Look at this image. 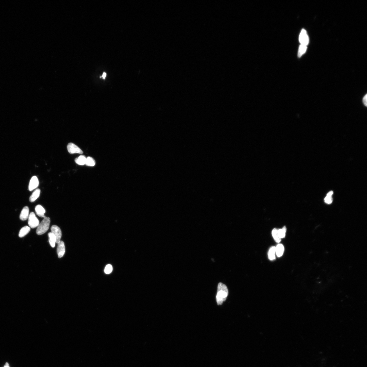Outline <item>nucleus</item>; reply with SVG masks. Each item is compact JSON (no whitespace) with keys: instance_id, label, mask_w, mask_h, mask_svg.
<instances>
[{"instance_id":"f257e3e1","label":"nucleus","mask_w":367,"mask_h":367,"mask_svg":"<svg viewBox=\"0 0 367 367\" xmlns=\"http://www.w3.org/2000/svg\"><path fill=\"white\" fill-rule=\"evenodd\" d=\"M228 294V291L226 285L220 282L218 284L216 299L218 305H221L226 299Z\"/></svg>"},{"instance_id":"f03ea898","label":"nucleus","mask_w":367,"mask_h":367,"mask_svg":"<svg viewBox=\"0 0 367 367\" xmlns=\"http://www.w3.org/2000/svg\"><path fill=\"white\" fill-rule=\"evenodd\" d=\"M50 223L51 220L49 218L46 217L44 218L37 226V234L40 235L45 233L49 228Z\"/></svg>"},{"instance_id":"7ed1b4c3","label":"nucleus","mask_w":367,"mask_h":367,"mask_svg":"<svg viewBox=\"0 0 367 367\" xmlns=\"http://www.w3.org/2000/svg\"><path fill=\"white\" fill-rule=\"evenodd\" d=\"M28 218V223L29 227L33 228L38 226L40 224L39 220L33 212L30 213Z\"/></svg>"},{"instance_id":"20e7f679","label":"nucleus","mask_w":367,"mask_h":367,"mask_svg":"<svg viewBox=\"0 0 367 367\" xmlns=\"http://www.w3.org/2000/svg\"><path fill=\"white\" fill-rule=\"evenodd\" d=\"M52 233L55 236L56 239V243H58L61 241L62 237V232L59 227L55 225H53L51 227Z\"/></svg>"},{"instance_id":"39448f33","label":"nucleus","mask_w":367,"mask_h":367,"mask_svg":"<svg viewBox=\"0 0 367 367\" xmlns=\"http://www.w3.org/2000/svg\"><path fill=\"white\" fill-rule=\"evenodd\" d=\"M67 149L68 152L71 154H83V152L82 150L76 145L73 143H69L67 146Z\"/></svg>"},{"instance_id":"423d86ee","label":"nucleus","mask_w":367,"mask_h":367,"mask_svg":"<svg viewBox=\"0 0 367 367\" xmlns=\"http://www.w3.org/2000/svg\"><path fill=\"white\" fill-rule=\"evenodd\" d=\"M299 41L301 45L307 46L309 42V39L307 32L305 29H302L299 36Z\"/></svg>"},{"instance_id":"0eeeda50","label":"nucleus","mask_w":367,"mask_h":367,"mask_svg":"<svg viewBox=\"0 0 367 367\" xmlns=\"http://www.w3.org/2000/svg\"><path fill=\"white\" fill-rule=\"evenodd\" d=\"M39 185V181L37 177L34 176L32 177L29 185V190L30 191L33 190L38 187Z\"/></svg>"},{"instance_id":"6e6552de","label":"nucleus","mask_w":367,"mask_h":367,"mask_svg":"<svg viewBox=\"0 0 367 367\" xmlns=\"http://www.w3.org/2000/svg\"><path fill=\"white\" fill-rule=\"evenodd\" d=\"M58 244V246L57 248V253H58L59 258H61L63 256L65 253V244L64 242L62 241H61Z\"/></svg>"},{"instance_id":"1a4fd4ad","label":"nucleus","mask_w":367,"mask_h":367,"mask_svg":"<svg viewBox=\"0 0 367 367\" xmlns=\"http://www.w3.org/2000/svg\"><path fill=\"white\" fill-rule=\"evenodd\" d=\"M29 216V208L28 206L25 207L23 208L21 211L20 216H19L20 219L23 221H25L28 219Z\"/></svg>"},{"instance_id":"9d476101","label":"nucleus","mask_w":367,"mask_h":367,"mask_svg":"<svg viewBox=\"0 0 367 367\" xmlns=\"http://www.w3.org/2000/svg\"><path fill=\"white\" fill-rule=\"evenodd\" d=\"M35 211L37 215L40 217L44 218L46 217L45 216L46 211L42 206L40 205H37L35 207Z\"/></svg>"},{"instance_id":"9b49d317","label":"nucleus","mask_w":367,"mask_h":367,"mask_svg":"<svg viewBox=\"0 0 367 367\" xmlns=\"http://www.w3.org/2000/svg\"><path fill=\"white\" fill-rule=\"evenodd\" d=\"M41 190L40 189H37L33 191V194L30 196L29 200L31 202H35L38 198L40 196Z\"/></svg>"},{"instance_id":"f8f14e48","label":"nucleus","mask_w":367,"mask_h":367,"mask_svg":"<svg viewBox=\"0 0 367 367\" xmlns=\"http://www.w3.org/2000/svg\"><path fill=\"white\" fill-rule=\"evenodd\" d=\"M87 157L84 155H81L75 159V162L80 165H85L86 162Z\"/></svg>"},{"instance_id":"ddd939ff","label":"nucleus","mask_w":367,"mask_h":367,"mask_svg":"<svg viewBox=\"0 0 367 367\" xmlns=\"http://www.w3.org/2000/svg\"><path fill=\"white\" fill-rule=\"evenodd\" d=\"M284 247L282 244H280L275 247V252L276 255L278 257L282 256L284 253Z\"/></svg>"},{"instance_id":"4468645a","label":"nucleus","mask_w":367,"mask_h":367,"mask_svg":"<svg viewBox=\"0 0 367 367\" xmlns=\"http://www.w3.org/2000/svg\"><path fill=\"white\" fill-rule=\"evenodd\" d=\"M30 230V228L29 227L26 226L22 227L19 232V237L22 238L24 237L29 232Z\"/></svg>"},{"instance_id":"2eb2a0df","label":"nucleus","mask_w":367,"mask_h":367,"mask_svg":"<svg viewBox=\"0 0 367 367\" xmlns=\"http://www.w3.org/2000/svg\"><path fill=\"white\" fill-rule=\"evenodd\" d=\"M48 237H49V242L50 245L52 248H54L55 246V243H56V238L51 232H50L48 233Z\"/></svg>"},{"instance_id":"dca6fc26","label":"nucleus","mask_w":367,"mask_h":367,"mask_svg":"<svg viewBox=\"0 0 367 367\" xmlns=\"http://www.w3.org/2000/svg\"><path fill=\"white\" fill-rule=\"evenodd\" d=\"M275 247L272 246L270 248L268 253V258L270 260H273L275 258Z\"/></svg>"},{"instance_id":"f3484780","label":"nucleus","mask_w":367,"mask_h":367,"mask_svg":"<svg viewBox=\"0 0 367 367\" xmlns=\"http://www.w3.org/2000/svg\"><path fill=\"white\" fill-rule=\"evenodd\" d=\"M333 194V192L330 191L328 193L326 197L324 198V201L327 204H331L332 202V196Z\"/></svg>"},{"instance_id":"a211bd4d","label":"nucleus","mask_w":367,"mask_h":367,"mask_svg":"<svg viewBox=\"0 0 367 367\" xmlns=\"http://www.w3.org/2000/svg\"><path fill=\"white\" fill-rule=\"evenodd\" d=\"M272 235L274 239L276 242H280L281 241V239L279 238L278 234V230L276 228H274L272 231Z\"/></svg>"},{"instance_id":"6ab92c4d","label":"nucleus","mask_w":367,"mask_h":367,"mask_svg":"<svg viewBox=\"0 0 367 367\" xmlns=\"http://www.w3.org/2000/svg\"><path fill=\"white\" fill-rule=\"evenodd\" d=\"M307 49V46L301 45L299 48L298 53V57L300 58L305 53Z\"/></svg>"},{"instance_id":"aec40b11","label":"nucleus","mask_w":367,"mask_h":367,"mask_svg":"<svg viewBox=\"0 0 367 367\" xmlns=\"http://www.w3.org/2000/svg\"><path fill=\"white\" fill-rule=\"evenodd\" d=\"M96 162L94 159L91 157H88L87 158L85 165L88 166L93 167L95 165Z\"/></svg>"},{"instance_id":"412c9836","label":"nucleus","mask_w":367,"mask_h":367,"mask_svg":"<svg viewBox=\"0 0 367 367\" xmlns=\"http://www.w3.org/2000/svg\"><path fill=\"white\" fill-rule=\"evenodd\" d=\"M286 229L285 226H284L282 229L278 230V234L279 238L280 239L285 237L286 232Z\"/></svg>"},{"instance_id":"4be33fe9","label":"nucleus","mask_w":367,"mask_h":367,"mask_svg":"<svg viewBox=\"0 0 367 367\" xmlns=\"http://www.w3.org/2000/svg\"><path fill=\"white\" fill-rule=\"evenodd\" d=\"M113 270V267L112 265L111 264H107L105 266V272L106 274H110L112 272Z\"/></svg>"},{"instance_id":"5701e85b","label":"nucleus","mask_w":367,"mask_h":367,"mask_svg":"<svg viewBox=\"0 0 367 367\" xmlns=\"http://www.w3.org/2000/svg\"><path fill=\"white\" fill-rule=\"evenodd\" d=\"M367 94H366V95H365L364 97H363V100H362L363 103V104H364V105L366 107H367Z\"/></svg>"},{"instance_id":"b1692460","label":"nucleus","mask_w":367,"mask_h":367,"mask_svg":"<svg viewBox=\"0 0 367 367\" xmlns=\"http://www.w3.org/2000/svg\"><path fill=\"white\" fill-rule=\"evenodd\" d=\"M106 76H107V73L104 72L103 73V75H102V76L101 77H100V78H102L103 79H105V78H106Z\"/></svg>"},{"instance_id":"393cba45","label":"nucleus","mask_w":367,"mask_h":367,"mask_svg":"<svg viewBox=\"0 0 367 367\" xmlns=\"http://www.w3.org/2000/svg\"><path fill=\"white\" fill-rule=\"evenodd\" d=\"M5 367H9L8 363H6V364L5 365Z\"/></svg>"}]
</instances>
